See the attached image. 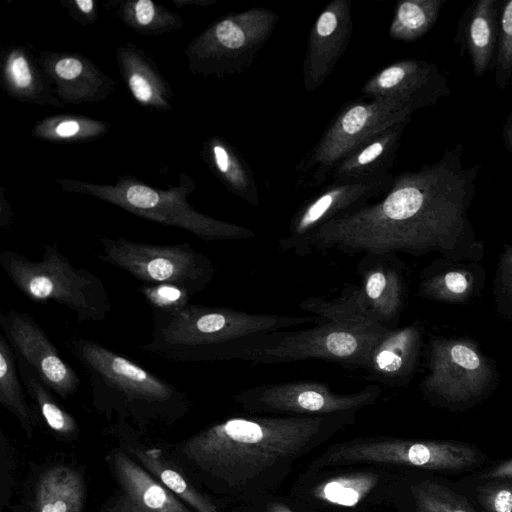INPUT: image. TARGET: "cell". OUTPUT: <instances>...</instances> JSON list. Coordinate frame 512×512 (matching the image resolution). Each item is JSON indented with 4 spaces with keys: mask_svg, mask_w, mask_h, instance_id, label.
Returning a JSON list of instances; mask_svg holds the SVG:
<instances>
[{
    "mask_svg": "<svg viewBox=\"0 0 512 512\" xmlns=\"http://www.w3.org/2000/svg\"><path fill=\"white\" fill-rule=\"evenodd\" d=\"M325 460L330 465L371 462L459 471L475 466L479 453L456 441L379 439L341 445L326 454Z\"/></svg>",
    "mask_w": 512,
    "mask_h": 512,
    "instance_id": "12",
    "label": "cell"
},
{
    "mask_svg": "<svg viewBox=\"0 0 512 512\" xmlns=\"http://www.w3.org/2000/svg\"><path fill=\"white\" fill-rule=\"evenodd\" d=\"M126 200L134 208L141 210H153L160 204V196L153 189L133 185L126 191Z\"/></svg>",
    "mask_w": 512,
    "mask_h": 512,
    "instance_id": "34",
    "label": "cell"
},
{
    "mask_svg": "<svg viewBox=\"0 0 512 512\" xmlns=\"http://www.w3.org/2000/svg\"><path fill=\"white\" fill-rule=\"evenodd\" d=\"M387 330L326 320L306 329L280 330L243 340L233 347L229 360L280 364L320 359L364 369L370 352Z\"/></svg>",
    "mask_w": 512,
    "mask_h": 512,
    "instance_id": "6",
    "label": "cell"
},
{
    "mask_svg": "<svg viewBox=\"0 0 512 512\" xmlns=\"http://www.w3.org/2000/svg\"><path fill=\"white\" fill-rule=\"evenodd\" d=\"M16 359L24 388L46 426L59 437H74L78 432L75 418L59 405L53 391L40 379L35 370L20 358Z\"/></svg>",
    "mask_w": 512,
    "mask_h": 512,
    "instance_id": "24",
    "label": "cell"
},
{
    "mask_svg": "<svg viewBox=\"0 0 512 512\" xmlns=\"http://www.w3.org/2000/svg\"><path fill=\"white\" fill-rule=\"evenodd\" d=\"M487 479H512V459L499 463L484 475Z\"/></svg>",
    "mask_w": 512,
    "mask_h": 512,
    "instance_id": "39",
    "label": "cell"
},
{
    "mask_svg": "<svg viewBox=\"0 0 512 512\" xmlns=\"http://www.w3.org/2000/svg\"><path fill=\"white\" fill-rule=\"evenodd\" d=\"M484 280L480 261L441 257L423 269L419 295L441 303L467 304L480 294Z\"/></svg>",
    "mask_w": 512,
    "mask_h": 512,
    "instance_id": "20",
    "label": "cell"
},
{
    "mask_svg": "<svg viewBox=\"0 0 512 512\" xmlns=\"http://www.w3.org/2000/svg\"><path fill=\"white\" fill-rule=\"evenodd\" d=\"M137 291L151 310L165 313L180 311L190 303L192 297L187 290L173 284H143Z\"/></svg>",
    "mask_w": 512,
    "mask_h": 512,
    "instance_id": "31",
    "label": "cell"
},
{
    "mask_svg": "<svg viewBox=\"0 0 512 512\" xmlns=\"http://www.w3.org/2000/svg\"><path fill=\"white\" fill-rule=\"evenodd\" d=\"M493 67L497 88L506 89L512 81V0L502 2L500 7L498 41Z\"/></svg>",
    "mask_w": 512,
    "mask_h": 512,
    "instance_id": "30",
    "label": "cell"
},
{
    "mask_svg": "<svg viewBox=\"0 0 512 512\" xmlns=\"http://www.w3.org/2000/svg\"><path fill=\"white\" fill-rule=\"evenodd\" d=\"M130 454L138 463L161 482L168 490L193 508L195 512H221L208 498L201 494L193 485L162 456L157 448L142 449L129 446Z\"/></svg>",
    "mask_w": 512,
    "mask_h": 512,
    "instance_id": "23",
    "label": "cell"
},
{
    "mask_svg": "<svg viewBox=\"0 0 512 512\" xmlns=\"http://www.w3.org/2000/svg\"><path fill=\"white\" fill-rule=\"evenodd\" d=\"M423 340V326L419 320L393 328L373 347L364 369L385 384H404L414 373Z\"/></svg>",
    "mask_w": 512,
    "mask_h": 512,
    "instance_id": "18",
    "label": "cell"
},
{
    "mask_svg": "<svg viewBox=\"0 0 512 512\" xmlns=\"http://www.w3.org/2000/svg\"><path fill=\"white\" fill-rule=\"evenodd\" d=\"M130 88L134 96L143 102L149 101L152 95L148 82L139 74H133L129 80Z\"/></svg>",
    "mask_w": 512,
    "mask_h": 512,
    "instance_id": "37",
    "label": "cell"
},
{
    "mask_svg": "<svg viewBox=\"0 0 512 512\" xmlns=\"http://www.w3.org/2000/svg\"><path fill=\"white\" fill-rule=\"evenodd\" d=\"M501 4L499 0L471 2L457 24L454 42L461 55H468L477 77H482L494 65Z\"/></svg>",
    "mask_w": 512,
    "mask_h": 512,
    "instance_id": "19",
    "label": "cell"
},
{
    "mask_svg": "<svg viewBox=\"0 0 512 512\" xmlns=\"http://www.w3.org/2000/svg\"><path fill=\"white\" fill-rule=\"evenodd\" d=\"M412 495L416 512H477L463 495L435 481L415 484Z\"/></svg>",
    "mask_w": 512,
    "mask_h": 512,
    "instance_id": "29",
    "label": "cell"
},
{
    "mask_svg": "<svg viewBox=\"0 0 512 512\" xmlns=\"http://www.w3.org/2000/svg\"><path fill=\"white\" fill-rule=\"evenodd\" d=\"M111 464L117 491L103 512H192L125 452H113Z\"/></svg>",
    "mask_w": 512,
    "mask_h": 512,
    "instance_id": "17",
    "label": "cell"
},
{
    "mask_svg": "<svg viewBox=\"0 0 512 512\" xmlns=\"http://www.w3.org/2000/svg\"><path fill=\"white\" fill-rule=\"evenodd\" d=\"M461 143L437 161L393 177L389 190L372 203L345 212L306 236L279 245L305 256L329 250L349 255L432 252L455 260L481 261L468 212L481 166H465Z\"/></svg>",
    "mask_w": 512,
    "mask_h": 512,
    "instance_id": "1",
    "label": "cell"
},
{
    "mask_svg": "<svg viewBox=\"0 0 512 512\" xmlns=\"http://www.w3.org/2000/svg\"><path fill=\"white\" fill-rule=\"evenodd\" d=\"M403 267L394 253L365 254L357 267L356 284L332 298L308 297L299 309L324 320L396 328L405 302Z\"/></svg>",
    "mask_w": 512,
    "mask_h": 512,
    "instance_id": "7",
    "label": "cell"
},
{
    "mask_svg": "<svg viewBox=\"0 0 512 512\" xmlns=\"http://www.w3.org/2000/svg\"><path fill=\"white\" fill-rule=\"evenodd\" d=\"M377 481V477L371 473L339 476L317 485L314 496L330 504L354 507L374 488Z\"/></svg>",
    "mask_w": 512,
    "mask_h": 512,
    "instance_id": "28",
    "label": "cell"
},
{
    "mask_svg": "<svg viewBox=\"0 0 512 512\" xmlns=\"http://www.w3.org/2000/svg\"><path fill=\"white\" fill-rule=\"evenodd\" d=\"M0 265L30 301L64 306L79 322L104 321L111 311L104 282L91 271L75 267L57 246L45 244L39 261L13 250H2Z\"/></svg>",
    "mask_w": 512,
    "mask_h": 512,
    "instance_id": "5",
    "label": "cell"
},
{
    "mask_svg": "<svg viewBox=\"0 0 512 512\" xmlns=\"http://www.w3.org/2000/svg\"><path fill=\"white\" fill-rule=\"evenodd\" d=\"M502 139L505 149L512 153V112L508 115L503 125Z\"/></svg>",
    "mask_w": 512,
    "mask_h": 512,
    "instance_id": "40",
    "label": "cell"
},
{
    "mask_svg": "<svg viewBox=\"0 0 512 512\" xmlns=\"http://www.w3.org/2000/svg\"><path fill=\"white\" fill-rule=\"evenodd\" d=\"M0 327L15 356L29 364L54 394L68 399L77 392L78 374L31 315L1 311Z\"/></svg>",
    "mask_w": 512,
    "mask_h": 512,
    "instance_id": "13",
    "label": "cell"
},
{
    "mask_svg": "<svg viewBox=\"0 0 512 512\" xmlns=\"http://www.w3.org/2000/svg\"><path fill=\"white\" fill-rule=\"evenodd\" d=\"M353 30L351 0H333L318 15L303 62L306 92L317 90L346 51Z\"/></svg>",
    "mask_w": 512,
    "mask_h": 512,
    "instance_id": "16",
    "label": "cell"
},
{
    "mask_svg": "<svg viewBox=\"0 0 512 512\" xmlns=\"http://www.w3.org/2000/svg\"><path fill=\"white\" fill-rule=\"evenodd\" d=\"M55 71L58 76L64 79H73L82 71V64L74 58H65L57 62Z\"/></svg>",
    "mask_w": 512,
    "mask_h": 512,
    "instance_id": "36",
    "label": "cell"
},
{
    "mask_svg": "<svg viewBox=\"0 0 512 512\" xmlns=\"http://www.w3.org/2000/svg\"><path fill=\"white\" fill-rule=\"evenodd\" d=\"M214 163L233 191L252 206H258V185L250 167L224 144L215 143L212 148Z\"/></svg>",
    "mask_w": 512,
    "mask_h": 512,
    "instance_id": "27",
    "label": "cell"
},
{
    "mask_svg": "<svg viewBox=\"0 0 512 512\" xmlns=\"http://www.w3.org/2000/svg\"><path fill=\"white\" fill-rule=\"evenodd\" d=\"M320 319L189 303L174 313L152 310L150 340L138 349L179 363L228 360L232 348L243 340Z\"/></svg>",
    "mask_w": 512,
    "mask_h": 512,
    "instance_id": "3",
    "label": "cell"
},
{
    "mask_svg": "<svg viewBox=\"0 0 512 512\" xmlns=\"http://www.w3.org/2000/svg\"><path fill=\"white\" fill-rule=\"evenodd\" d=\"M393 177L388 174L374 179L332 182L300 206L279 245L302 238L331 219L377 200L389 190Z\"/></svg>",
    "mask_w": 512,
    "mask_h": 512,
    "instance_id": "14",
    "label": "cell"
},
{
    "mask_svg": "<svg viewBox=\"0 0 512 512\" xmlns=\"http://www.w3.org/2000/svg\"><path fill=\"white\" fill-rule=\"evenodd\" d=\"M447 0H401L395 5L388 34L393 40L414 42L436 24Z\"/></svg>",
    "mask_w": 512,
    "mask_h": 512,
    "instance_id": "26",
    "label": "cell"
},
{
    "mask_svg": "<svg viewBox=\"0 0 512 512\" xmlns=\"http://www.w3.org/2000/svg\"><path fill=\"white\" fill-rule=\"evenodd\" d=\"M76 3L83 12L88 13L92 10V7H93L92 0H77Z\"/></svg>",
    "mask_w": 512,
    "mask_h": 512,
    "instance_id": "43",
    "label": "cell"
},
{
    "mask_svg": "<svg viewBox=\"0 0 512 512\" xmlns=\"http://www.w3.org/2000/svg\"><path fill=\"white\" fill-rule=\"evenodd\" d=\"M414 111L408 104L390 97L347 103L296 166L297 186L313 188L324 184L344 157L382 130L408 123Z\"/></svg>",
    "mask_w": 512,
    "mask_h": 512,
    "instance_id": "8",
    "label": "cell"
},
{
    "mask_svg": "<svg viewBox=\"0 0 512 512\" xmlns=\"http://www.w3.org/2000/svg\"><path fill=\"white\" fill-rule=\"evenodd\" d=\"M98 258L143 284H173L192 296L203 291L215 276L212 260L189 243L148 244L123 238L101 239Z\"/></svg>",
    "mask_w": 512,
    "mask_h": 512,
    "instance_id": "10",
    "label": "cell"
},
{
    "mask_svg": "<svg viewBox=\"0 0 512 512\" xmlns=\"http://www.w3.org/2000/svg\"><path fill=\"white\" fill-rule=\"evenodd\" d=\"M135 13L140 24H149L154 16V6L150 0H140L135 6Z\"/></svg>",
    "mask_w": 512,
    "mask_h": 512,
    "instance_id": "38",
    "label": "cell"
},
{
    "mask_svg": "<svg viewBox=\"0 0 512 512\" xmlns=\"http://www.w3.org/2000/svg\"><path fill=\"white\" fill-rule=\"evenodd\" d=\"M267 512H293L284 504L274 502L268 505Z\"/></svg>",
    "mask_w": 512,
    "mask_h": 512,
    "instance_id": "42",
    "label": "cell"
},
{
    "mask_svg": "<svg viewBox=\"0 0 512 512\" xmlns=\"http://www.w3.org/2000/svg\"><path fill=\"white\" fill-rule=\"evenodd\" d=\"M65 345L81 365L99 411L139 422L172 421L188 411L187 393L124 355L77 333Z\"/></svg>",
    "mask_w": 512,
    "mask_h": 512,
    "instance_id": "4",
    "label": "cell"
},
{
    "mask_svg": "<svg viewBox=\"0 0 512 512\" xmlns=\"http://www.w3.org/2000/svg\"><path fill=\"white\" fill-rule=\"evenodd\" d=\"M406 125H393L358 146L334 167L331 181H358L388 175Z\"/></svg>",
    "mask_w": 512,
    "mask_h": 512,
    "instance_id": "21",
    "label": "cell"
},
{
    "mask_svg": "<svg viewBox=\"0 0 512 512\" xmlns=\"http://www.w3.org/2000/svg\"><path fill=\"white\" fill-rule=\"evenodd\" d=\"M16 356L5 336L0 334V404L20 422L25 433L31 437L34 413L26 400Z\"/></svg>",
    "mask_w": 512,
    "mask_h": 512,
    "instance_id": "25",
    "label": "cell"
},
{
    "mask_svg": "<svg viewBox=\"0 0 512 512\" xmlns=\"http://www.w3.org/2000/svg\"><path fill=\"white\" fill-rule=\"evenodd\" d=\"M342 414L228 418L191 436L179 450L200 472L237 486L299 455Z\"/></svg>",
    "mask_w": 512,
    "mask_h": 512,
    "instance_id": "2",
    "label": "cell"
},
{
    "mask_svg": "<svg viewBox=\"0 0 512 512\" xmlns=\"http://www.w3.org/2000/svg\"><path fill=\"white\" fill-rule=\"evenodd\" d=\"M79 130V124L76 121H65L56 127V133L62 137H68L76 134Z\"/></svg>",
    "mask_w": 512,
    "mask_h": 512,
    "instance_id": "41",
    "label": "cell"
},
{
    "mask_svg": "<svg viewBox=\"0 0 512 512\" xmlns=\"http://www.w3.org/2000/svg\"><path fill=\"white\" fill-rule=\"evenodd\" d=\"M428 372L421 389L431 400L451 407L471 406L496 388V364L473 339L431 336Z\"/></svg>",
    "mask_w": 512,
    "mask_h": 512,
    "instance_id": "9",
    "label": "cell"
},
{
    "mask_svg": "<svg viewBox=\"0 0 512 512\" xmlns=\"http://www.w3.org/2000/svg\"><path fill=\"white\" fill-rule=\"evenodd\" d=\"M493 297L498 315L512 321V244L499 255L493 280Z\"/></svg>",
    "mask_w": 512,
    "mask_h": 512,
    "instance_id": "32",
    "label": "cell"
},
{
    "mask_svg": "<svg viewBox=\"0 0 512 512\" xmlns=\"http://www.w3.org/2000/svg\"><path fill=\"white\" fill-rule=\"evenodd\" d=\"M11 74L18 87L25 88L31 82V74L24 57L15 58L11 64Z\"/></svg>",
    "mask_w": 512,
    "mask_h": 512,
    "instance_id": "35",
    "label": "cell"
},
{
    "mask_svg": "<svg viewBox=\"0 0 512 512\" xmlns=\"http://www.w3.org/2000/svg\"><path fill=\"white\" fill-rule=\"evenodd\" d=\"M361 93L369 98H395L417 110L435 105L451 92L447 78L435 64L403 59L370 77L362 86Z\"/></svg>",
    "mask_w": 512,
    "mask_h": 512,
    "instance_id": "15",
    "label": "cell"
},
{
    "mask_svg": "<svg viewBox=\"0 0 512 512\" xmlns=\"http://www.w3.org/2000/svg\"><path fill=\"white\" fill-rule=\"evenodd\" d=\"M478 498L487 512H512V483L480 487Z\"/></svg>",
    "mask_w": 512,
    "mask_h": 512,
    "instance_id": "33",
    "label": "cell"
},
{
    "mask_svg": "<svg viewBox=\"0 0 512 512\" xmlns=\"http://www.w3.org/2000/svg\"><path fill=\"white\" fill-rule=\"evenodd\" d=\"M381 396L378 385L371 384L351 394H339L318 381H289L250 387L234 399L243 407L264 412L322 416L356 412L374 404Z\"/></svg>",
    "mask_w": 512,
    "mask_h": 512,
    "instance_id": "11",
    "label": "cell"
},
{
    "mask_svg": "<svg viewBox=\"0 0 512 512\" xmlns=\"http://www.w3.org/2000/svg\"><path fill=\"white\" fill-rule=\"evenodd\" d=\"M84 499L80 473L67 465H54L36 483L34 512H82Z\"/></svg>",
    "mask_w": 512,
    "mask_h": 512,
    "instance_id": "22",
    "label": "cell"
}]
</instances>
